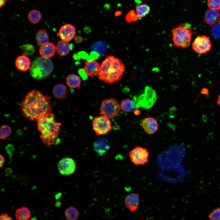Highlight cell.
Wrapping results in <instances>:
<instances>
[{
    "label": "cell",
    "instance_id": "obj_24",
    "mask_svg": "<svg viewBox=\"0 0 220 220\" xmlns=\"http://www.w3.org/2000/svg\"><path fill=\"white\" fill-rule=\"evenodd\" d=\"M64 214L66 219L68 220H76L79 215L78 210L73 206L67 208L65 211Z\"/></svg>",
    "mask_w": 220,
    "mask_h": 220
},
{
    "label": "cell",
    "instance_id": "obj_39",
    "mask_svg": "<svg viewBox=\"0 0 220 220\" xmlns=\"http://www.w3.org/2000/svg\"><path fill=\"white\" fill-rule=\"evenodd\" d=\"M133 112L135 115H138L140 114V112L139 109H138L137 108H134L133 110Z\"/></svg>",
    "mask_w": 220,
    "mask_h": 220
},
{
    "label": "cell",
    "instance_id": "obj_42",
    "mask_svg": "<svg viewBox=\"0 0 220 220\" xmlns=\"http://www.w3.org/2000/svg\"><path fill=\"white\" fill-rule=\"evenodd\" d=\"M61 204V202L58 200H57L55 203V205L56 207H59Z\"/></svg>",
    "mask_w": 220,
    "mask_h": 220
},
{
    "label": "cell",
    "instance_id": "obj_29",
    "mask_svg": "<svg viewBox=\"0 0 220 220\" xmlns=\"http://www.w3.org/2000/svg\"><path fill=\"white\" fill-rule=\"evenodd\" d=\"M12 132L11 128L9 126L4 125L1 126L0 129V138L5 140L8 138Z\"/></svg>",
    "mask_w": 220,
    "mask_h": 220
},
{
    "label": "cell",
    "instance_id": "obj_30",
    "mask_svg": "<svg viewBox=\"0 0 220 220\" xmlns=\"http://www.w3.org/2000/svg\"><path fill=\"white\" fill-rule=\"evenodd\" d=\"M23 53L25 56H31L35 52L34 46L30 44H26L23 45L22 47Z\"/></svg>",
    "mask_w": 220,
    "mask_h": 220
},
{
    "label": "cell",
    "instance_id": "obj_41",
    "mask_svg": "<svg viewBox=\"0 0 220 220\" xmlns=\"http://www.w3.org/2000/svg\"><path fill=\"white\" fill-rule=\"evenodd\" d=\"M208 93L207 89H203L201 91V93L203 94H206Z\"/></svg>",
    "mask_w": 220,
    "mask_h": 220
},
{
    "label": "cell",
    "instance_id": "obj_5",
    "mask_svg": "<svg viewBox=\"0 0 220 220\" xmlns=\"http://www.w3.org/2000/svg\"><path fill=\"white\" fill-rule=\"evenodd\" d=\"M53 69V65L49 58L39 57L33 61L30 68V72L34 79L40 80L49 75Z\"/></svg>",
    "mask_w": 220,
    "mask_h": 220
},
{
    "label": "cell",
    "instance_id": "obj_9",
    "mask_svg": "<svg viewBox=\"0 0 220 220\" xmlns=\"http://www.w3.org/2000/svg\"><path fill=\"white\" fill-rule=\"evenodd\" d=\"M192 46L193 50L200 54L208 53L212 47L210 40L205 35H198L194 39Z\"/></svg>",
    "mask_w": 220,
    "mask_h": 220
},
{
    "label": "cell",
    "instance_id": "obj_3",
    "mask_svg": "<svg viewBox=\"0 0 220 220\" xmlns=\"http://www.w3.org/2000/svg\"><path fill=\"white\" fill-rule=\"evenodd\" d=\"M38 129L40 138L46 146L55 144L60 132L61 123L56 121L52 113L37 120Z\"/></svg>",
    "mask_w": 220,
    "mask_h": 220
},
{
    "label": "cell",
    "instance_id": "obj_15",
    "mask_svg": "<svg viewBox=\"0 0 220 220\" xmlns=\"http://www.w3.org/2000/svg\"><path fill=\"white\" fill-rule=\"evenodd\" d=\"M204 21L207 24L212 26L220 21V11L210 9L206 12Z\"/></svg>",
    "mask_w": 220,
    "mask_h": 220
},
{
    "label": "cell",
    "instance_id": "obj_11",
    "mask_svg": "<svg viewBox=\"0 0 220 220\" xmlns=\"http://www.w3.org/2000/svg\"><path fill=\"white\" fill-rule=\"evenodd\" d=\"M76 34V29L73 25L67 24L60 28L57 36H59L61 40L67 42L72 40Z\"/></svg>",
    "mask_w": 220,
    "mask_h": 220
},
{
    "label": "cell",
    "instance_id": "obj_27",
    "mask_svg": "<svg viewBox=\"0 0 220 220\" xmlns=\"http://www.w3.org/2000/svg\"><path fill=\"white\" fill-rule=\"evenodd\" d=\"M28 18L30 22L36 24L39 22L42 18L41 14L38 11L33 9L29 12Z\"/></svg>",
    "mask_w": 220,
    "mask_h": 220
},
{
    "label": "cell",
    "instance_id": "obj_12",
    "mask_svg": "<svg viewBox=\"0 0 220 220\" xmlns=\"http://www.w3.org/2000/svg\"><path fill=\"white\" fill-rule=\"evenodd\" d=\"M142 127L144 131L149 135L155 133L158 129V124L156 119L153 117H147L142 120Z\"/></svg>",
    "mask_w": 220,
    "mask_h": 220
},
{
    "label": "cell",
    "instance_id": "obj_17",
    "mask_svg": "<svg viewBox=\"0 0 220 220\" xmlns=\"http://www.w3.org/2000/svg\"><path fill=\"white\" fill-rule=\"evenodd\" d=\"M56 47L51 42H48L41 46L39 49V53L42 57L50 58L55 54Z\"/></svg>",
    "mask_w": 220,
    "mask_h": 220
},
{
    "label": "cell",
    "instance_id": "obj_7",
    "mask_svg": "<svg viewBox=\"0 0 220 220\" xmlns=\"http://www.w3.org/2000/svg\"><path fill=\"white\" fill-rule=\"evenodd\" d=\"M110 119L103 115L95 117L92 122L93 130L96 134L103 135L106 134L112 129Z\"/></svg>",
    "mask_w": 220,
    "mask_h": 220
},
{
    "label": "cell",
    "instance_id": "obj_28",
    "mask_svg": "<svg viewBox=\"0 0 220 220\" xmlns=\"http://www.w3.org/2000/svg\"><path fill=\"white\" fill-rule=\"evenodd\" d=\"M140 18L137 14L135 10L131 9L126 14L125 17L126 21L128 23L137 21Z\"/></svg>",
    "mask_w": 220,
    "mask_h": 220
},
{
    "label": "cell",
    "instance_id": "obj_19",
    "mask_svg": "<svg viewBox=\"0 0 220 220\" xmlns=\"http://www.w3.org/2000/svg\"><path fill=\"white\" fill-rule=\"evenodd\" d=\"M68 89L67 87L61 84H58L53 87V93L54 97L59 99L64 98L67 95Z\"/></svg>",
    "mask_w": 220,
    "mask_h": 220
},
{
    "label": "cell",
    "instance_id": "obj_32",
    "mask_svg": "<svg viewBox=\"0 0 220 220\" xmlns=\"http://www.w3.org/2000/svg\"><path fill=\"white\" fill-rule=\"evenodd\" d=\"M208 217L212 220H220V207L213 210L209 214Z\"/></svg>",
    "mask_w": 220,
    "mask_h": 220
},
{
    "label": "cell",
    "instance_id": "obj_18",
    "mask_svg": "<svg viewBox=\"0 0 220 220\" xmlns=\"http://www.w3.org/2000/svg\"><path fill=\"white\" fill-rule=\"evenodd\" d=\"M31 63L28 57L25 55L17 57L16 60L15 65L19 70L26 71L30 68Z\"/></svg>",
    "mask_w": 220,
    "mask_h": 220
},
{
    "label": "cell",
    "instance_id": "obj_14",
    "mask_svg": "<svg viewBox=\"0 0 220 220\" xmlns=\"http://www.w3.org/2000/svg\"><path fill=\"white\" fill-rule=\"evenodd\" d=\"M124 203L126 207L131 212H134L139 207L140 200L139 196L136 193H131L125 198Z\"/></svg>",
    "mask_w": 220,
    "mask_h": 220
},
{
    "label": "cell",
    "instance_id": "obj_13",
    "mask_svg": "<svg viewBox=\"0 0 220 220\" xmlns=\"http://www.w3.org/2000/svg\"><path fill=\"white\" fill-rule=\"evenodd\" d=\"M100 67L99 63L95 60L85 61L84 71L88 76L93 78L98 75Z\"/></svg>",
    "mask_w": 220,
    "mask_h": 220
},
{
    "label": "cell",
    "instance_id": "obj_2",
    "mask_svg": "<svg viewBox=\"0 0 220 220\" xmlns=\"http://www.w3.org/2000/svg\"><path fill=\"white\" fill-rule=\"evenodd\" d=\"M125 70L123 63L113 55L106 56L100 64L98 76L100 80L112 84L120 80Z\"/></svg>",
    "mask_w": 220,
    "mask_h": 220
},
{
    "label": "cell",
    "instance_id": "obj_43",
    "mask_svg": "<svg viewBox=\"0 0 220 220\" xmlns=\"http://www.w3.org/2000/svg\"><path fill=\"white\" fill-rule=\"evenodd\" d=\"M217 104L220 106V94L218 95L217 101Z\"/></svg>",
    "mask_w": 220,
    "mask_h": 220
},
{
    "label": "cell",
    "instance_id": "obj_8",
    "mask_svg": "<svg viewBox=\"0 0 220 220\" xmlns=\"http://www.w3.org/2000/svg\"><path fill=\"white\" fill-rule=\"evenodd\" d=\"M149 153L148 150L140 146L134 147L129 152L131 162L135 165H144L148 161Z\"/></svg>",
    "mask_w": 220,
    "mask_h": 220
},
{
    "label": "cell",
    "instance_id": "obj_22",
    "mask_svg": "<svg viewBox=\"0 0 220 220\" xmlns=\"http://www.w3.org/2000/svg\"><path fill=\"white\" fill-rule=\"evenodd\" d=\"M66 83L70 88H79L81 87V80L79 76L75 74H70L66 78Z\"/></svg>",
    "mask_w": 220,
    "mask_h": 220
},
{
    "label": "cell",
    "instance_id": "obj_31",
    "mask_svg": "<svg viewBox=\"0 0 220 220\" xmlns=\"http://www.w3.org/2000/svg\"><path fill=\"white\" fill-rule=\"evenodd\" d=\"M207 5L210 9L220 10V0H207Z\"/></svg>",
    "mask_w": 220,
    "mask_h": 220
},
{
    "label": "cell",
    "instance_id": "obj_10",
    "mask_svg": "<svg viewBox=\"0 0 220 220\" xmlns=\"http://www.w3.org/2000/svg\"><path fill=\"white\" fill-rule=\"evenodd\" d=\"M75 161L72 158L66 157L61 159L57 164L59 173L64 176H69L73 174L76 169Z\"/></svg>",
    "mask_w": 220,
    "mask_h": 220
},
{
    "label": "cell",
    "instance_id": "obj_1",
    "mask_svg": "<svg viewBox=\"0 0 220 220\" xmlns=\"http://www.w3.org/2000/svg\"><path fill=\"white\" fill-rule=\"evenodd\" d=\"M22 115L31 120H37L51 113L52 105L50 97L39 91L28 92L20 104Z\"/></svg>",
    "mask_w": 220,
    "mask_h": 220
},
{
    "label": "cell",
    "instance_id": "obj_34",
    "mask_svg": "<svg viewBox=\"0 0 220 220\" xmlns=\"http://www.w3.org/2000/svg\"><path fill=\"white\" fill-rule=\"evenodd\" d=\"M14 178L15 180L18 181L20 182H23L22 180L24 182L26 181V179L24 176L20 175H16L14 176Z\"/></svg>",
    "mask_w": 220,
    "mask_h": 220
},
{
    "label": "cell",
    "instance_id": "obj_25",
    "mask_svg": "<svg viewBox=\"0 0 220 220\" xmlns=\"http://www.w3.org/2000/svg\"><path fill=\"white\" fill-rule=\"evenodd\" d=\"M135 102L134 100L126 99L122 101L120 107L123 111L128 112L133 110L135 108Z\"/></svg>",
    "mask_w": 220,
    "mask_h": 220
},
{
    "label": "cell",
    "instance_id": "obj_33",
    "mask_svg": "<svg viewBox=\"0 0 220 220\" xmlns=\"http://www.w3.org/2000/svg\"><path fill=\"white\" fill-rule=\"evenodd\" d=\"M211 33L216 38H220V23H217L212 26Z\"/></svg>",
    "mask_w": 220,
    "mask_h": 220
},
{
    "label": "cell",
    "instance_id": "obj_16",
    "mask_svg": "<svg viewBox=\"0 0 220 220\" xmlns=\"http://www.w3.org/2000/svg\"><path fill=\"white\" fill-rule=\"evenodd\" d=\"M94 148L97 154L100 156H102L109 149L110 145L106 139L100 138L94 142Z\"/></svg>",
    "mask_w": 220,
    "mask_h": 220
},
{
    "label": "cell",
    "instance_id": "obj_38",
    "mask_svg": "<svg viewBox=\"0 0 220 220\" xmlns=\"http://www.w3.org/2000/svg\"><path fill=\"white\" fill-rule=\"evenodd\" d=\"M7 0H0V7L1 8L2 7L4 6Z\"/></svg>",
    "mask_w": 220,
    "mask_h": 220
},
{
    "label": "cell",
    "instance_id": "obj_6",
    "mask_svg": "<svg viewBox=\"0 0 220 220\" xmlns=\"http://www.w3.org/2000/svg\"><path fill=\"white\" fill-rule=\"evenodd\" d=\"M121 109L120 105L115 99L110 98L104 100L100 107V114L110 119L116 116Z\"/></svg>",
    "mask_w": 220,
    "mask_h": 220
},
{
    "label": "cell",
    "instance_id": "obj_36",
    "mask_svg": "<svg viewBox=\"0 0 220 220\" xmlns=\"http://www.w3.org/2000/svg\"><path fill=\"white\" fill-rule=\"evenodd\" d=\"M12 170L10 167L7 168L5 170V175L8 176L12 173Z\"/></svg>",
    "mask_w": 220,
    "mask_h": 220
},
{
    "label": "cell",
    "instance_id": "obj_44",
    "mask_svg": "<svg viewBox=\"0 0 220 220\" xmlns=\"http://www.w3.org/2000/svg\"><path fill=\"white\" fill-rule=\"evenodd\" d=\"M61 196V193H59L57 194L55 196V197L56 199H57L60 197Z\"/></svg>",
    "mask_w": 220,
    "mask_h": 220
},
{
    "label": "cell",
    "instance_id": "obj_20",
    "mask_svg": "<svg viewBox=\"0 0 220 220\" xmlns=\"http://www.w3.org/2000/svg\"><path fill=\"white\" fill-rule=\"evenodd\" d=\"M15 216L16 218L18 220H28L31 218V213L28 208L23 206L16 210Z\"/></svg>",
    "mask_w": 220,
    "mask_h": 220
},
{
    "label": "cell",
    "instance_id": "obj_35",
    "mask_svg": "<svg viewBox=\"0 0 220 220\" xmlns=\"http://www.w3.org/2000/svg\"><path fill=\"white\" fill-rule=\"evenodd\" d=\"M13 219L11 217L9 216L7 213H4L0 216V220H12Z\"/></svg>",
    "mask_w": 220,
    "mask_h": 220
},
{
    "label": "cell",
    "instance_id": "obj_23",
    "mask_svg": "<svg viewBox=\"0 0 220 220\" xmlns=\"http://www.w3.org/2000/svg\"><path fill=\"white\" fill-rule=\"evenodd\" d=\"M150 10V6L146 3H139L135 7V11L140 18L145 17Z\"/></svg>",
    "mask_w": 220,
    "mask_h": 220
},
{
    "label": "cell",
    "instance_id": "obj_26",
    "mask_svg": "<svg viewBox=\"0 0 220 220\" xmlns=\"http://www.w3.org/2000/svg\"><path fill=\"white\" fill-rule=\"evenodd\" d=\"M35 39L37 44L41 46L48 42L49 36L46 30L41 29L37 32L35 36Z\"/></svg>",
    "mask_w": 220,
    "mask_h": 220
},
{
    "label": "cell",
    "instance_id": "obj_40",
    "mask_svg": "<svg viewBox=\"0 0 220 220\" xmlns=\"http://www.w3.org/2000/svg\"><path fill=\"white\" fill-rule=\"evenodd\" d=\"M122 13V12L120 11H117L115 13V16L117 17L120 16Z\"/></svg>",
    "mask_w": 220,
    "mask_h": 220
},
{
    "label": "cell",
    "instance_id": "obj_4",
    "mask_svg": "<svg viewBox=\"0 0 220 220\" xmlns=\"http://www.w3.org/2000/svg\"><path fill=\"white\" fill-rule=\"evenodd\" d=\"M188 23H182L171 31L172 40L174 46L185 49L190 45L193 30Z\"/></svg>",
    "mask_w": 220,
    "mask_h": 220
},
{
    "label": "cell",
    "instance_id": "obj_45",
    "mask_svg": "<svg viewBox=\"0 0 220 220\" xmlns=\"http://www.w3.org/2000/svg\"><path fill=\"white\" fill-rule=\"evenodd\" d=\"M219 23H220V22H219Z\"/></svg>",
    "mask_w": 220,
    "mask_h": 220
},
{
    "label": "cell",
    "instance_id": "obj_37",
    "mask_svg": "<svg viewBox=\"0 0 220 220\" xmlns=\"http://www.w3.org/2000/svg\"><path fill=\"white\" fill-rule=\"evenodd\" d=\"M0 167L1 168L3 167L5 163V160L3 156L1 154L0 156Z\"/></svg>",
    "mask_w": 220,
    "mask_h": 220
},
{
    "label": "cell",
    "instance_id": "obj_21",
    "mask_svg": "<svg viewBox=\"0 0 220 220\" xmlns=\"http://www.w3.org/2000/svg\"><path fill=\"white\" fill-rule=\"evenodd\" d=\"M70 49V45L68 42L62 40L58 42L56 47L57 53L61 56H65L68 54Z\"/></svg>",
    "mask_w": 220,
    "mask_h": 220
}]
</instances>
